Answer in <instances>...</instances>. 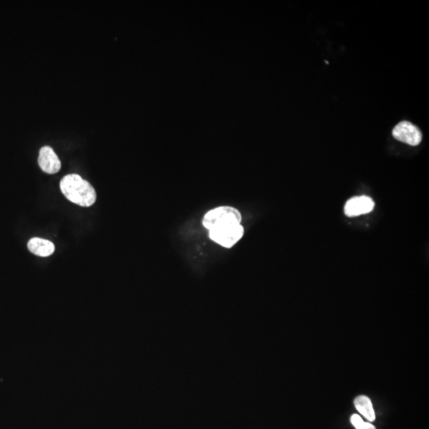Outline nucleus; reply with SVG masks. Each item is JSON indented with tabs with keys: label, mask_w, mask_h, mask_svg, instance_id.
<instances>
[{
	"label": "nucleus",
	"mask_w": 429,
	"mask_h": 429,
	"mask_svg": "<svg viewBox=\"0 0 429 429\" xmlns=\"http://www.w3.org/2000/svg\"><path fill=\"white\" fill-rule=\"evenodd\" d=\"M60 191L69 201L81 207H90L97 200V193L94 188L80 175H66L60 180Z\"/></svg>",
	"instance_id": "1"
},
{
	"label": "nucleus",
	"mask_w": 429,
	"mask_h": 429,
	"mask_svg": "<svg viewBox=\"0 0 429 429\" xmlns=\"http://www.w3.org/2000/svg\"><path fill=\"white\" fill-rule=\"evenodd\" d=\"M243 227L236 221L218 224L208 230L211 240L224 248H231L240 240L243 235Z\"/></svg>",
	"instance_id": "2"
},
{
	"label": "nucleus",
	"mask_w": 429,
	"mask_h": 429,
	"mask_svg": "<svg viewBox=\"0 0 429 429\" xmlns=\"http://www.w3.org/2000/svg\"><path fill=\"white\" fill-rule=\"evenodd\" d=\"M236 221L241 223L242 216L238 209L230 206L216 207L207 211L203 219V225L206 229L210 230L214 226L225 223Z\"/></svg>",
	"instance_id": "3"
},
{
	"label": "nucleus",
	"mask_w": 429,
	"mask_h": 429,
	"mask_svg": "<svg viewBox=\"0 0 429 429\" xmlns=\"http://www.w3.org/2000/svg\"><path fill=\"white\" fill-rule=\"evenodd\" d=\"M393 136L396 140L413 146H418L422 141L420 130L408 121H402L393 128Z\"/></svg>",
	"instance_id": "4"
},
{
	"label": "nucleus",
	"mask_w": 429,
	"mask_h": 429,
	"mask_svg": "<svg viewBox=\"0 0 429 429\" xmlns=\"http://www.w3.org/2000/svg\"><path fill=\"white\" fill-rule=\"evenodd\" d=\"M375 208V202L366 196L353 197L346 203L344 212L348 217H355L371 212Z\"/></svg>",
	"instance_id": "5"
},
{
	"label": "nucleus",
	"mask_w": 429,
	"mask_h": 429,
	"mask_svg": "<svg viewBox=\"0 0 429 429\" xmlns=\"http://www.w3.org/2000/svg\"><path fill=\"white\" fill-rule=\"evenodd\" d=\"M39 165L42 171L48 174H55L60 171V159L50 146H43L39 151Z\"/></svg>",
	"instance_id": "6"
},
{
	"label": "nucleus",
	"mask_w": 429,
	"mask_h": 429,
	"mask_svg": "<svg viewBox=\"0 0 429 429\" xmlns=\"http://www.w3.org/2000/svg\"><path fill=\"white\" fill-rule=\"evenodd\" d=\"M27 248L37 256L48 257L54 253L55 246L51 241L43 238H33L28 242Z\"/></svg>",
	"instance_id": "7"
},
{
	"label": "nucleus",
	"mask_w": 429,
	"mask_h": 429,
	"mask_svg": "<svg viewBox=\"0 0 429 429\" xmlns=\"http://www.w3.org/2000/svg\"><path fill=\"white\" fill-rule=\"evenodd\" d=\"M355 406L358 410L365 418L370 421L375 420V413L374 411L373 406L371 399L366 396H358L355 400Z\"/></svg>",
	"instance_id": "8"
},
{
	"label": "nucleus",
	"mask_w": 429,
	"mask_h": 429,
	"mask_svg": "<svg viewBox=\"0 0 429 429\" xmlns=\"http://www.w3.org/2000/svg\"><path fill=\"white\" fill-rule=\"evenodd\" d=\"M351 424L356 429H376L373 424L364 422L360 416L357 414H354L351 417Z\"/></svg>",
	"instance_id": "9"
}]
</instances>
